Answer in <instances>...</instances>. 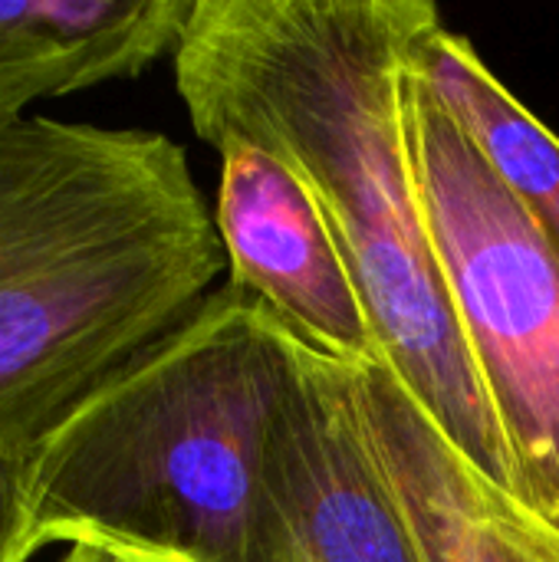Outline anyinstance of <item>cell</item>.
I'll return each mask as SVG.
<instances>
[{
	"label": "cell",
	"instance_id": "1",
	"mask_svg": "<svg viewBox=\"0 0 559 562\" xmlns=\"http://www.w3.org/2000/svg\"><path fill=\"white\" fill-rule=\"evenodd\" d=\"M438 30L428 0H194L171 53L175 86L201 142L254 145L306 184L382 362L458 454L511 494L409 145V72Z\"/></svg>",
	"mask_w": 559,
	"mask_h": 562
},
{
	"label": "cell",
	"instance_id": "2",
	"mask_svg": "<svg viewBox=\"0 0 559 562\" xmlns=\"http://www.w3.org/2000/svg\"><path fill=\"white\" fill-rule=\"evenodd\" d=\"M224 267L168 135L49 115L0 125V445L30 458L178 329Z\"/></svg>",
	"mask_w": 559,
	"mask_h": 562
},
{
	"label": "cell",
	"instance_id": "3",
	"mask_svg": "<svg viewBox=\"0 0 559 562\" xmlns=\"http://www.w3.org/2000/svg\"><path fill=\"white\" fill-rule=\"evenodd\" d=\"M303 342L227 283L79 402L26 458L33 537L247 562L267 435Z\"/></svg>",
	"mask_w": 559,
	"mask_h": 562
},
{
	"label": "cell",
	"instance_id": "4",
	"mask_svg": "<svg viewBox=\"0 0 559 562\" xmlns=\"http://www.w3.org/2000/svg\"><path fill=\"white\" fill-rule=\"evenodd\" d=\"M405 115L435 257L504 438L511 497L559 530V263L418 63Z\"/></svg>",
	"mask_w": 559,
	"mask_h": 562
},
{
	"label": "cell",
	"instance_id": "5",
	"mask_svg": "<svg viewBox=\"0 0 559 562\" xmlns=\"http://www.w3.org/2000/svg\"><path fill=\"white\" fill-rule=\"evenodd\" d=\"M247 562H428L369 445L349 362L306 342L267 435Z\"/></svg>",
	"mask_w": 559,
	"mask_h": 562
},
{
	"label": "cell",
	"instance_id": "6",
	"mask_svg": "<svg viewBox=\"0 0 559 562\" xmlns=\"http://www.w3.org/2000/svg\"><path fill=\"white\" fill-rule=\"evenodd\" d=\"M214 224L231 283L300 342L343 362L382 359L353 270L313 194L283 161L244 142L224 145Z\"/></svg>",
	"mask_w": 559,
	"mask_h": 562
},
{
	"label": "cell",
	"instance_id": "7",
	"mask_svg": "<svg viewBox=\"0 0 559 562\" xmlns=\"http://www.w3.org/2000/svg\"><path fill=\"white\" fill-rule=\"evenodd\" d=\"M369 445L428 562H559V530L471 468L392 369L349 362Z\"/></svg>",
	"mask_w": 559,
	"mask_h": 562
},
{
	"label": "cell",
	"instance_id": "8",
	"mask_svg": "<svg viewBox=\"0 0 559 562\" xmlns=\"http://www.w3.org/2000/svg\"><path fill=\"white\" fill-rule=\"evenodd\" d=\"M194 0L0 3V125L26 105L132 79L175 53Z\"/></svg>",
	"mask_w": 559,
	"mask_h": 562
},
{
	"label": "cell",
	"instance_id": "9",
	"mask_svg": "<svg viewBox=\"0 0 559 562\" xmlns=\"http://www.w3.org/2000/svg\"><path fill=\"white\" fill-rule=\"evenodd\" d=\"M415 63L524 204L559 263L557 135L484 66L465 36H455L441 26L432 40H425Z\"/></svg>",
	"mask_w": 559,
	"mask_h": 562
},
{
	"label": "cell",
	"instance_id": "10",
	"mask_svg": "<svg viewBox=\"0 0 559 562\" xmlns=\"http://www.w3.org/2000/svg\"><path fill=\"white\" fill-rule=\"evenodd\" d=\"M40 553L26 504V458L0 445V562H30Z\"/></svg>",
	"mask_w": 559,
	"mask_h": 562
},
{
	"label": "cell",
	"instance_id": "11",
	"mask_svg": "<svg viewBox=\"0 0 559 562\" xmlns=\"http://www.w3.org/2000/svg\"><path fill=\"white\" fill-rule=\"evenodd\" d=\"M59 562H122V557L102 543H69V553Z\"/></svg>",
	"mask_w": 559,
	"mask_h": 562
},
{
	"label": "cell",
	"instance_id": "12",
	"mask_svg": "<svg viewBox=\"0 0 559 562\" xmlns=\"http://www.w3.org/2000/svg\"><path fill=\"white\" fill-rule=\"evenodd\" d=\"M119 553V550H115ZM122 562H178V560H168V557H148V553H119Z\"/></svg>",
	"mask_w": 559,
	"mask_h": 562
}]
</instances>
